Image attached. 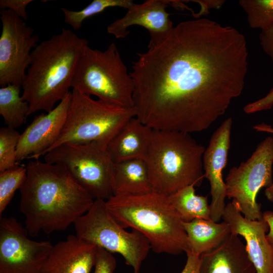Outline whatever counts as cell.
I'll return each mask as SVG.
<instances>
[{
	"label": "cell",
	"instance_id": "35",
	"mask_svg": "<svg viewBox=\"0 0 273 273\" xmlns=\"http://www.w3.org/2000/svg\"><path fill=\"white\" fill-rule=\"evenodd\" d=\"M253 128L257 131L267 132L273 134V127L264 123L256 124L253 127Z\"/></svg>",
	"mask_w": 273,
	"mask_h": 273
},
{
	"label": "cell",
	"instance_id": "31",
	"mask_svg": "<svg viewBox=\"0 0 273 273\" xmlns=\"http://www.w3.org/2000/svg\"><path fill=\"white\" fill-rule=\"evenodd\" d=\"M259 38L262 48L269 56L273 64V24L261 31Z\"/></svg>",
	"mask_w": 273,
	"mask_h": 273
},
{
	"label": "cell",
	"instance_id": "10",
	"mask_svg": "<svg viewBox=\"0 0 273 273\" xmlns=\"http://www.w3.org/2000/svg\"><path fill=\"white\" fill-rule=\"evenodd\" d=\"M273 137L259 143L252 155L238 166L231 168L225 183L226 197L232 199L243 216L252 220L262 218L256 197L262 188L273 184Z\"/></svg>",
	"mask_w": 273,
	"mask_h": 273
},
{
	"label": "cell",
	"instance_id": "16",
	"mask_svg": "<svg viewBox=\"0 0 273 273\" xmlns=\"http://www.w3.org/2000/svg\"><path fill=\"white\" fill-rule=\"evenodd\" d=\"M221 219L228 224L232 234L245 239L256 273H273V249L266 238L269 228L265 220L245 217L233 201L226 205Z\"/></svg>",
	"mask_w": 273,
	"mask_h": 273
},
{
	"label": "cell",
	"instance_id": "13",
	"mask_svg": "<svg viewBox=\"0 0 273 273\" xmlns=\"http://www.w3.org/2000/svg\"><path fill=\"white\" fill-rule=\"evenodd\" d=\"M70 92L50 112L41 113L21 134L17 148L16 161L39 159L52 148L64 126L71 100Z\"/></svg>",
	"mask_w": 273,
	"mask_h": 273
},
{
	"label": "cell",
	"instance_id": "32",
	"mask_svg": "<svg viewBox=\"0 0 273 273\" xmlns=\"http://www.w3.org/2000/svg\"><path fill=\"white\" fill-rule=\"evenodd\" d=\"M186 254L187 261L181 273H199L200 256L190 251Z\"/></svg>",
	"mask_w": 273,
	"mask_h": 273
},
{
	"label": "cell",
	"instance_id": "30",
	"mask_svg": "<svg viewBox=\"0 0 273 273\" xmlns=\"http://www.w3.org/2000/svg\"><path fill=\"white\" fill-rule=\"evenodd\" d=\"M273 106V88L264 97L246 105L243 110L246 114H252L262 110H268Z\"/></svg>",
	"mask_w": 273,
	"mask_h": 273
},
{
	"label": "cell",
	"instance_id": "36",
	"mask_svg": "<svg viewBox=\"0 0 273 273\" xmlns=\"http://www.w3.org/2000/svg\"><path fill=\"white\" fill-rule=\"evenodd\" d=\"M264 194L267 199L273 203V184L269 187L265 188Z\"/></svg>",
	"mask_w": 273,
	"mask_h": 273
},
{
	"label": "cell",
	"instance_id": "20",
	"mask_svg": "<svg viewBox=\"0 0 273 273\" xmlns=\"http://www.w3.org/2000/svg\"><path fill=\"white\" fill-rule=\"evenodd\" d=\"M190 246V251L200 256L220 245L231 234L229 225L224 221L196 219L183 222Z\"/></svg>",
	"mask_w": 273,
	"mask_h": 273
},
{
	"label": "cell",
	"instance_id": "21",
	"mask_svg": "<svg viewBox=\"0 0 273 273\" xmlns=\"http://www.w3.org/2000/svg\"><path fill=\"white\" fill-rule=\"evenodd\" d=\"M113 189L114 195L152 192L146 162L142 159H132L115 163Z\"/></svg>",
	"mask_w": 273,
	"mask_h": 273
},
{
	"label": "cell",
	"instance_id": "18",
	"mask_svg": "<svg viewBox=\"0 0 273 273\" xmlns=\"http://www.w3.org/2000/svg\"><path fill=\"white\" fill-rule=\"evenodd\" d=\"M199 273H256L238 235L231 234L217 247L200 256Z\"/></svg>",
	"mask_w": 273,
	"mask_h": 273
},
{
	"label": "cell",
	"instance_id": "17",
	"mask_svg": "<svg viewBox=\"0 0 273 273\" xmlns=\"http://www.w3.org/2000/svg\"><path fill=\"white\" fill-rule=\"evenodd\" d=\"M97 249L95 244L70 235L53 246L41 273H90Z\"/></svg>",
	"mask_w": 273,
	"mask_h": 273
},
{
	"label": "cell",
	"instance_id": "26",
	"mask_svg": "<svg viewBox=\"0 0 273 273\" xmlns=\"http://www.w3.org/2000/svg\"><path fill=\"white\" fill-rule=\"evenodd\" d=\"M249 26L265 29L273 24V0H240Z\"/></svg>",
	"mask_w": 273,
	"mask_h": 273
},
{
	"label": "cell",
	"instance_id": "3",
	"mask_svg": "<svg viewBox=\"0 0 273 273\" xmlns=\"http://www.w3.org/2000/svg\"><path fill=\"white\" fill-rule=\"evenodd\" d=\"M87 40L70 29L38 44L22 84V99L29 105L28 116L39 110L47 113L70 92L75 71Z\"/></svg>",
	"mask_w": 273,
	"mask_h": 273
},
{
	"label": "cell",
	"instance_id": "5",
	"mask_svg": "<svg viewBox=\"0 0 273 273\" xmlns=\"http://www.w3.org/2000/svg\"><path fill=\"white\" fill-rule=\"evenodd\" d=\"M205 148L189 133L153 129L145 160L152 191L169 196L204 178L203 156Z\"/></svg>",
	"mask_w": 273,
	"mask_h": 273
},
{
	"label": "cell",
	"instance_id": "4",
	"mask_svg": "<svg viewBox=\"0 0 273 273\" xmlns=\"http://www.w3.org/2000/svg\"><path fill=\"white\" fill-rule=\"evenodd\" d=\"M106 207L124 228L144 236L158 253L178 255L190 251L183 221L171 205L168 196L154 192L134 195L114 194Z\"/></svg>",
	"mask_w": 273,
	"mask_h": 273
},
{
	"label": "cell",
	"instance_id": "27",
	"mask_svg": "<svg viewBox=\"0 0 273 273\" xmlns=\"http://www.w3.org/2000/svg\"><path fill=\"white\" fill-rule=\"evenodd\" d=\"M21 134L8 126L0 129V172L15 166L17 148Z\"/></svg>",
	"mask_w": 273,
	"mask_h": 273
},
{
	"label": "cell",
	"instance_id": "6",
	"mask_svg": "<svg viewBox=\"0 0 273 273\" xmlns=\"http://www.w3.org/2000/svg\"><path fill=\"white\" fill-rule=\"evenodd\" d=\"M71 87L108 104L134 107V84L116 45L111 43L104 51L87 45L78 60Z\"/></svg>",
	"mask_w": 273,
	"mask_h": 273
},
{
	"label": "cell",
	"instance_id": "25",
	"mask_svg": "<svg viewBox=\"0 0 273 273\" xmlns=\"http://www.w3.org/2000/svg\"><path fill=\"white\" fill-rule=\"evenodd\" d=\"M27 177V168L19 164L0 172V216L12 200L16 191L23 186Z\"/></svg>",
	"mask_w": 273,
	"mask_h": 273
},
{
	"label": "cell",
	"instance_id": "23",
	"mask_svg": "<svg viewBox=\"0 0 273 273\" xmlns=\"http://www.w3.org/2000/svg\"><path fill=\"white\" fill-rule=\"evenodd\" d=\"M21 86L8 84L0 88V114L8 127L21 126L29 111V105L20 95Z\"/></svg>",
	"mask_w": 273,
	"mask_h": 273
},
{
	"label": "cell",
	"instance_id": "34",
	"mask_svg": "<svg viewBox=\"0 0 273 273\" xmlns=\"http://www.w3.org/2000/svg\"><path fill=\"white\" fill-rule=\"evenodd\" d=\"M262 218L268 225L269 230L266 234V238L273 249V211H265L262 213Z\"/></svg>",
	"mask_w": 273,
	"mask_h": 273
},
{
	"label": "cell",
	"instance_id": "11",
	"mask_svg": "<svg viewBox=\"0 0 273 273\" xmlns=\"http://www.w3.org/2000/svg\"><path fill=\"white\" fill-rule=\"evenodd\" d=\"M0 85L22 86L39 38L25 20L9 9L0 11Z\"/></svg>",
	"mask_w": 273,
	"mask_h": 273
},
{
	"label": "cell",
	"instance_id": "7",
	"mask_svg": "<svg viewBox=\"0 0 273 273\" xmlns=\"http://www.w3.org/2000/svg\"><path fill=\"white\" fill-rule=\"evenodd\" d=\"M71 94L64 126L58 140L48 152L67 143L99 142L108 145L121 127L136 116L134 107L111 105L75 89Z\"/></svg>",
	"mask_w": 273,
	"mask_h": 273
},
{
	"label": "cell",
	"instance_id": "12",
	"mask_svg": "<svg viewBox=\"0 0 273 273\" xmlns=\"http://www.w3.org/2000/svg\"><path fill=\"white\" fill-rule=\"evenodd\" d=\"M12 217L0 218V273H41L53 245L29 239Z\"/></svg>",
	"mask_w": 273,
	"mask_h": 273
},
{
	"label": "cell",
	"instance_id": "1",
	"mask_svg": "<svg viewBox=\"0 0 273 273\" xmlns=\"http://www.w3.org/2000/svg\"><path fill=\"white\" fill-rule=\"evenodd\" d=\"M137 56L130 73L136 117L155 130L207 129L244 88L246 39L211 19L180 22L164 40Z\"/></svg>",
	"mask_w": 273,
	"mask_h": 273
},
{
	"label": "cell",
	"instance_id": "33",
	"mask_svg": "<svg viewBox=\"0 0 273 273\" xmlns=\"http://www.w3.org/2000/svg\"><path fill=\"white\" fill-rule=\"evenodd\" d=\"M200 4L201 10L200 12L196 15V17H199L203 14L208 12L211 9H218L222 6L224 1H193Z\"/></svg>",
	"mask_w": 273,
	"mask_h": 273
},
{
	"label": "cell",
	"instance_id": "22",
	"mask_svg": "<svg viewBox=\"0 0 273 273\" xmlns=\"http://www.w3.org/2000/svg\"><path fill=\"white\" fill-rule=\"evenodd\" d=\"M195 185L186 186L168 196L169 201L183 222L211 219L207 196L197 195Z\"/></svg>",
	"mask_w": 273,
	"mask_h": 273
},
{
	"label": "cell",
	"instance_id": "14",
	"mask_svg": "<svg viewBox=\"0 0 273 273\" xmlns=\"http://www.w3.org/2000/svg\"><path fill=\"white\" fill-rule=\"evenodd\" d=\"M232 123L231 117L221 123L212 134L203 156L204 176L210 186V217L215 222L222 218L226 206V188L222 172L228 161Z\"/></svg>",
	"mask_w": 273,
	"mask_h": 273
},
{
	"label": "cell",
	"instance_id": "15",
	"mask_svg": "<svg viewBox=\"0 0 273 273\" xmlns=\"http://www.w3.org/2000/svg\"><path fill=\"white\" fill-rule=\"evenodd\" d=\"M169 1L147 0L140 4L134 3L127 9L125 15L107 26L108 33L116 38H124L129 33L128 28L138 25L146 29L150 35L148 48L164 40L174 26L166 10Z\"/></svg>",
	"mask_w": 273,
	"mask_h": 273
},
{
	"label": "cell",
	"instance_id": "9",
	"mask_svg": "<svg viewBox=\"0 0 273 273\" xmlns=\"http://www.w3.org/2000/svg\"><path fill=\"white\" fill-rule=\"evenodd\" d=\"M76 235L111 253L121 255L133 273H140L151 245L139 232L125 230L108 210L105 200H95L90 209L73 224Z\"/></svg>",
	"mask_w": 273,
	"mask_h": 273
},
{
	"label": "cell",
	"instance_id": "8",
	"mask_svg": "<svg viewBox=\"0 0 273 273\" xmlns=\"http://www.w3.org/2000/svg\"><path fill=\"white\" fill-rule=\"evenodd\" d=\"M44 162L63 166L95 200L106 201L114 195L115 163L107 145L99 143H67L44 155Z\"/></svg>",
	"mask_w": 273,
	"mask_h": 273
},
{
	"label": "cell",
	"instance_id": "19",
	"mask_svg": "<svg viewBox=\"0 0 273 273\" xmlns=\"http://www.w3.org/2000/svg\"><path fill=\"white\" fill-rule=\"evenodd\" d=\"M153 129L136 116L127 121L107 145L114 163L132 160L145 161L148 153Z\"/></svg>",
	"mask_w": 273,
	"mask_h": 273
},
{
	"label": "cell",
	"instance_id": "29",
	"mask_svg": "<svg viewBox=\"0 0 273 273\" xmlns=\"http://www.w3.org/2000/svg\"><path fill=\"white\" fill-rule=\"evenodd\" d=\"M32 2V0H1L0 9L10 10L24 20H26L28 17L26 9Z\"/></svg>",
	"mask_w": 273,
	"mask_h": 273
},
{
	"label": "cell",
	"instance_id": "24",
	"mask_svg": "<svg viewBox=\"0 0 273 273\" xmlns=\"http://www.w3.org/2000/svg\"><path fill=\"white\" fill-rule=\"evenodd\" d=\"M134 2L131 0H94L82 10L72 11L62 8L64 21L73 29L78 30L87 18L101 13L111 7H120L128 9Z\"/></svg>",
	"mask_w": 273,
	"mask_h": 273
},
{
	"label": "cell",
	"instance_id": "28",
	"mask_svg": "<svg viewBox=\"0 0 273 273\" xmlns=\"http://www.w3.org/2000/svg\"><path fill=\"white\" fill-rule=\"evenodd\" d=\"M116 263L112 253L98 247L94 273H113Z\"/></svg>",
	"mask_w": 273,
	"mask_h": 273
},
{
	"label": "cell",
	"instance_id": "2",
	"mask_svg": "<svg viewBox=\"0 0 273 273\" xmlns=\"http://www.w3.org/2000/svg\"><path fill=\"white\" fill-rule=\"evenodd\" d=\"M26 166L20 209L30 236L64 231L93 205L95 199L63 166L39 159Z\"/></svg>",
	"mask_w": 273,
	"mask_h": 273
}]
</instances>
